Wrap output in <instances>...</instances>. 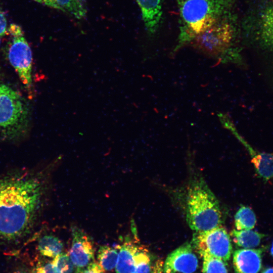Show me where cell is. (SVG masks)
Listing matches in <instances>:
<instances>
[{"label":"cell","mask_w":273,"mask_h":273,"mask_svg":"<svg viewBox=\"0 0 273 273\" xmlns=\"http://www.w3.org/2000/svg\"><path fill=\"white\" fill-rule=\"evenodd\" d=\"M53 166L19 168L0 174V249L19 247L35 233Z\"/></svg>","instance_id":"1"},{"label":"cell","mask_w":273,"mask_h":273,"mask_svg":"<svg viewBox=\"0 0 273 273\" xmlns=\"http://www.w3.org/2000/svg\"><path fill=\"white\" fill-rule=\"evenodd\" d=\"M240 39V25L234 11L198 34L191 43L220 63L239 64L242 61L238 46Z\"/></svg>","instance_id":"2"},{"label":"cell","mask_w":273,"mask_h":273,"mask_svg":"<svg viewBox=\"0 0 273 273\" xmlns=\"http://www.w3.org/2000/svg\"><path fill=\"white\" fill-rule=\"evenodd\" d=\"M179 34L175 53L223 16L234 11L237 0H177Z\"/></svg>","instance_id":"3"},{"label":"cell","mask_w":273,"mask_h":273,"mask_svg":"<svg viewBox=\"0 0 273 273\" xmlns=\"http://www.w3.org/2000/svg\"><path fill=\"white\" fill-rule=\"evenodd\" d=\"M186 211L187 223L196 232L222 226L223 222L220 203L202 178L195 179L190 183Z\"/></svg>","instance_id":"4"},{"label":"cell","mask_w":273,"mask_h":273,"mask_svg":"<svg viewBox=\"0 0 273 273\" xmlns=\"http://www.w3.org/2000/svg\"><path fill=\"white\" fill-rule=\"evenodd\" d=\"M241 39L273 58V0H252L240 24Z\"/></svg>","instance_id":"5"},{"label":"cell","mask_w":273,"mask_h":273,"mask_svg":"<svg viewBox=\"0 0 273 273\" xmlns=\"http://www.w3.org/2000/svg\"><path fill=\"white\" fill-rule=\"evenodd\" d=\"M28 105L23 97L11 87L0 83V140L19 139L27 131Z\"/></svg>","instance_id":"6"},{"label":"cell","mask_w":273,"mask_h":273,"mask_svg":"<svg viewBox=\"0 0 273 273\" xmlns=\"http://www.w3.org/2000/svg\"><path fill=\"white\" fill-rule=\"evenodd\" d=\"M8 31L13 36L8 51L9 61L25 87L29 90L32 87V56L30 47L19 25L11 24Z\"/></svg>","instance_id":"7"},{"label":"cell","mask_w":273,"mask_h":273,"mask_svg":"<svg viewBox=\"0 0 273 273\" xmlns=\"http://www.w3.org/2000/svg\"><path fill=\"white\" fill-rule=\"evenodd\" d=\"M191 244L201 256L210 255L225 262L230 259L233 250L230 236L222 226L196 232Z\"/></svg>","instance_id":"8"},{"label":"cell","mask_w":273,"mask_h":273,"mask_svg":"<svg viewBox=\"0 0 273 273\" xmlns=\"http://www.w3.org/2000/svg\"><path fill=\"white\" fill-rule=\"evenodd\" d=\"M72 243L68 254L76 269L85 267L94 261V244L89 236L76 225L71 227Z\"/></svg>","instance_id":"9"},{"label":"cell","mask_w":273,"mask_h":273,"mask_svg":"<svg viewBox=\"0 0 273 273\" xmlns=\"http://www.w3.org/2000/svg\"><path fill=\"white\" fill-rule=\"evenodd\" d=\"M198 267V260L193 246L187 242L168 255L163 270L164 273H194Z\"/></svg>","instance_id":"10"},{"label":"cell","mask_w":273,"mask_h":273,"mask_svg":"<svg viewBox=\"0 0 273 273\" xmlns=\"http://www.w3.org/2000/svg\"><path fill=\"white\" fill-rule=\"evenodd\" d=\"M264 247L258 249H239L233 256V263L236 273H258L262 266Z\"/></svg>","instance_id":"11"},{"label":"cell","mask_w":273,"mask_h":273,"mask_svg":"<svg viewBox=\"0 0 273 273\" xmlns=\"http://www.w3.org/2000/svg\"><path fill=\"white\" fill-rule=\"evenodd\" d=\"M129 236L122 239L121 243L117 245L118 256L115 267L116 273H132L134 269L136 255L141 246Z\"/></svg>","instance_id":"12"},{"label":"cell","mask_w":273,"mask_h":273,"mask_svg":"<svg viewBox=\"0 0 273 273\" xmlns=\"http://www.w3.org/2000/svg\"><path fill=\"white\" fill-rule=\"evenodd\" d=\"M243 144L249 152L256 174L264 181L273 178V153L260 152L254 149L245 141Z\"/></svg>","instance_id":"13"},{"label":"cell","mask_w":273,"mask_h":273,"mask_svg":"<svg viewBox=\"0 0 273 273\" xmlns=\"http://www.w3.org/2000/svg\"><path fill=\"white\" fill-rule=\"evenodd\" d=\"M36 249L40 255L53 259L63 252L64 244L57 236L46 234L38 239Z\"/></svg>","instance_id":"14"},{"label":"cell","mask_w":273,"mask_h":273,"mask_svg":"<svg viewBox=\"0 0 273 273\" xmlns=\"http://www.w3.org/2000/svg\"><path fill=\"white\" fill-rule=\"evenodd\" d=\"M233 240L239 247L251 249L257 247L266 235L252 230L234 229L231 233Z\"/></svg>","instance_id":"15"},{"label":"cell","mask_w":273,"mask_h":273,"mask_svg":"<svg viewBox=\"0 0 273 273\" xmlns=\"http://www.w3.org/2000/svg\"><path fill=\"white\" fill-rule=\"evenodd\" d=\"M56 9L66 13L76 19L84 18L87 13L85 0H55Z\"/></svg>","instance_id":"16"},{"label":"cell","mask_w":273,"mask_h":273,"mask_svg":"<svg viewBox=\"0 0 273 273\" xmlns=\"http://www.w3.org/2000/svg\"><path fill=\"white\" fill-rule=\"evenodd\" d=\"M118 256V246L103 245L97 253L98 263L104 270L110 271L115 268Z\"/></svg>","instance_id":"17"},{"label":"cell","mask_w":273,"mask_h":273,"mask_svg":"<svg viewBox=\"0 0 273 273\" xmlns=\"http://www.w3.org/2000/svg\"><path fill=\"white\" fill-rule=\"evenodd\" d=\"M235 226L237 230H252L256 223L253 210L247 206H241L235 215Z\"/></svg>","instance_id":"18"},{"label":"cell","mask_w":273,"mask_h":273,"mask_svg":"<svg viewBox=\"0 0 273 273\" xmlns=\"http://www.w3.org/2000/svg\"><path fill=\"white\" fill-rule=\"evenodd\" d=\"M203 273H229L225 262L210 255L203 256Z\"/></svg>","instance_id":"19"},{"label":"cell","mask_w":273,"mask_h":273,"mask_svg":"<svg viewBox=\"0 0 273 273\" xmlns=\"http://www.w3.org/2000/svg\"><path fill=\"white\" fill-rule=\"evenodd\" d=\"M151 259L148 251L141 246L135 257L134 269L132 273H150Z\"/></svg>","instance_id":"20"},{"label":"cell","mask_w":273,"mask_h":273,"mask_svg":"<svg viewBox=\"0 0 273 273\" xmlns=\"http://www.w3.org/2000/svg\"><path fill=\"white\" fill-rule=\"evenodd\" d=\"M52 263L61 273H72L74 264L68 253L62 252L52 260Z\"/></svg>","instance_id":"21"},{"label":"cell","mask_w":273,"mask_h":273,"mask_svg":"<svg viewBox=\"0 0 273 273\" xmlns=\"http://www.w3.org/2000/svg\"><path fill=\"white\" fill-rule=\"evenodd\" d=\"M33 273H61L52 260H40L32 270Z\"/></svg>","instance_id":"22"},{"label":"cell","mask_w":273,"mask_h":273,"mask_svg":"<svg viewBox=\"0 0 273 273\" xmlns=\"http://www.w3.org/2000/svg\"><path fill=\"white\" fill-rule=\"evenodd\" d=\"M104 271L98 263L94 261L83 268L76 269L75 273H105Z\"/></svg>","instance_id":"23"},{"label":"cell","mask_w":273,"mask_h":273,"mask_svg":"<svg viewBox=\"0 0 273 273\" xmlns=\"http://www.w3.org/2000/svg\"><path fill=\"white\" fill-rule=\"evenodd\" d=\"M164 263L161 259L157 260L152 266L150 273H164Z\"/></svg>","instance_id":"24"},{"label":"cell","mask_w":273,"mask_h":273,"mask_svg":"<svg viewBox=\"0 0 273 273\" xmlns=\"http://www.w3.org/2000/svg\"><path fill=\"white\" fill-rule=\"evenodd\" d=\"M7 20L4 14L0 12V36L4 35L7 31Z\"/></svg>","instance_id":"25"},{"label":"cell","mask_w":273,"mask_h":273,"mask_svg":"<svg viewBox=\"0 0 273 273\" xmlns=\"http://www.w3.org/2000/svg\"><path fill=\"white\" fill-rule=\"evenodd\" d=\"M39 3L43 4L48 7L56 9V4L55 0H34Z\"/></svg>","instance_id":"26"},{"label":"cell","mask_w":273,"mask_h":273,"mask_svg":"<svg viewBox=\"0 0 273 273\" xmlns=\"http://www.w3.org/2000/svg\"><path fill=\"white\" fill-rule=\"evenodd\" d=\"M12 273H33L32 270L24 268H20L13 271Z\"/></svg>","instance_id":"27"},{"label":"cell","mask_w":273,"mask_h":273,"mask_svg":"<svg viewBox=\"0 0 273 273\" xmlns=\"http://www.w3.org/2000/svg\"><path fill=\"white\" fill-rule=\"evenodd\" d=\"M261 273H273V267L266 268Z\"/></svg>","instance_id":"28"},{"label":"cell","mask_w":273,"mask_h":273,"mask_svg":"<svg viewBox=\"0 0 273 273\" xmlns=\"http://www.w3.org/2000/svg\"><path fill=\"white\" fill-rule=\"evenodd\" d=\"M270 254L272 257H273V241L271 244V248H270Z\"/></svg>","instance_id":"29"},{"label":"cell","mask_w":273,"mask_h":273,"mask_svg":"<svg viewBox=\"0 0 273 273\" xmlns=\"http://www.w3.org/2000/svg\"><path fill=\"white\" fill-rule=\"evenodd\" d=\"M0 43H1V39H0Z\"/></svg>","instance_id":"30"}]
</instances>
